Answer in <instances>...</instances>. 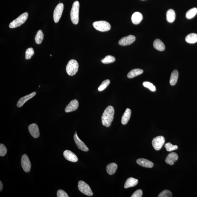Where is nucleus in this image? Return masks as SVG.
<instances>
[{"mask_svg":"<svg viewBox=\"0 0 197 197\" xmlns=\"http://www.w3.org/2000/svg\"><path fill=\"white\" fill-rule=\"evenodd\" d=\"M114 112L112 106H109L106 108L102 116V123L104 126L108 128L111 126L114 119Z\"/></svg>","mask_w":197,"mask_h":197,"instance_id":"nucleus-1","label":"nucleus"},{"mask_svg":"<svg viewBox=\"0 0 197 197\" xmlns=\"http://www.w3.org/2000/svg\"><path fill=\"white\" fill-rule=\"evenodd\" d=\"M79 7V3L78 1L74 2L72 7L71 11V18L72 22L75 25L78 23Z\"/></svg>","mask_w":197,"mask_h":197,"instance_id":"nucleus-2","label":"nucleus"},{"mask_svg":"<svg viewBox=\"0 0 197 197\" xmlns=\"http://www.w3.org/2000/svg\"><path fill=\"white\" fill-rule=\"evenodd\" d=\"M78 69V64L76 60L72 59L68 62L66 66V71L69 76H73L76 74Z\"/></svg>","mask_w":197,"mask_h":197,"instance_id":"nucleus-3","label":"nucleus"},{"mask_svg":"<svg viewBox=\"0 0 197 197\" xmlns=\"http://www.w3.org/2000/svg\"><path fill=\"white\" fill-rule=\"evenodd\" d=\"M28 17V13L25 12L22 14L16 19L10 23L9 27L10 28H15L20 26L26 21Z\"/></svg>","mask_w":197,"mask_h":197,"instance_id":"nucleus-4","label":"nucleus"},{"mask_svg":"<svg viewBox=\"0 0 197 197\" xmlns=\"http://www.w3.org/2000/svg\"><path fill=\"white\" fill-rule=\"evenodd\" d=\"M93 26L96 29L102 32L108 31L111 27L110 24L104 20L94 22Z\"/></svg>","mask_w":197,"mask_h":197,"instance_id":"nucleus-5","label":"nucleus"},{"mask_svg":"<svg viewBox=\"0 0 197 197\" xmlns=\"http://www.w3.org/2000/svg\"><path fill=\"white\" fill-rule=\"evenodd\" d=\"M78 187L79 191L87 196H92L93 194L90 186L84 181H79Z\"/></svg>","mask_w":197,"mask_h":197,"instance_id":"nucleus-6","label":"nucleus"},{"mask_svg":"<svg viewBox=\"0 0 197 197\" xmlns=\"http://www.w3.org/2000/svg\"><path fill=\"white\" fill-rule=\"evenodd\" d=\"M64 10V5L63 3H60L56 6L54 11V18L55 22L58 23L60 19Z\"/></svg>","mask_w":197,"mask_h":197,"instance_id":"nucleus-7","label":"nucleus"},{"mask_svg":"<svg viewBox=\"0 0 197 197\" xmlns=\"http://www.w3.org/2000/svg\"><path fill=\"white\" fill-rule=\"evenodd\" d=\"M165 140L164 137L159 136L154 138L152 141V144L155 150L161 149L165 143Z\"/></svg>","mask_w":197,"mask_h":197,"instance_id":"nucleus-8","label":"nucleus"},{"mask_svg":"<svg viewBox=\"0 0 197 197\" xmlns=\"http://www.w3.org/2000/svg\"><path fill=\"white\" fill-rule=\"evenodd\" d=\"M21 165L24 171L26 172H30L31 168V164L29 157L26 154L22 156Z\"/></svg>","mask_w":197,"mask_h":197,"instance_id":"nucleus-9","label":"nucleus"},{"mask_svg":"<svg viewBox=\"0 0 197 197\" xmlns=\"http://www.w3.org/2000/svg\"><path fill=\"white\" fill-rule=\"evenodd\" d=\"M136 39V37L134 35H130L128 36L122 38L119 41L118 43L119 45L121 46L128 45L133 43L135 42Z\"/></svg>","mask_w":197,"mask_h":197,"instance_id":"nucleus-10","label":"nucleus"},{"mask_svg":"<svg viewBox=\"0 0 197 197\" xmlns=\"http://www.w3.org/2000/svg\"><path fill=\"white\" fill-rule=\"evenodd\" d=\"M74 140L77 147L79 149L84 152L88 151L89 149L87 146L85 145V144L78 138V135L77 134L76 132H75L74 135Z\"/></svg>","mask_w":197,"mask_h":197,"instance_id":"nucleus-11","label":"nucleus"},{"mask_svg":"<svg viewBox=\"0 0 197 197\" xmlns=\"http://www.w3.org/2000/svg\"><path fill=\"white\" fill-rule=\"evenodd\" d=\"M29 131L30 134L34 138H38L40 135L38 126L35 123H32L29 126Z\"/></svg>","mask_w":197,"mask_h":197,"instance_id":"nucleus-12","label":"nucleus"},{"mask_svg":"<svg viewBox=\"0 0 197 197\" xmlns=\"http://www.w3.org/2000/svg\"><path fill=\"white\" fill-rule=\"evenodd\" d=\"M64 157L66 160L72 162H78V157L75 154L69 150H65L63 153Z\"/></svg>","mask_w":197,"mask_h":197,"instance_id":"nucleus-13","label":"nucleus"},{"mask_svg":"<svg viewBox=\"0 0 197 197\" xmlns=\"http://www.w3.org/2000/svg\"><path fill=\"white\" fill-rule=\"evenodd\" d=\"M78 101L76 99L72 100L65 109V112H69L76 110L78 108Z\"/></svg>","mask_w":197,"mask_h":197,"instance_id":"nucleus-14","label":"nucleus"},{"mask_svg":"<svg viewBox=\"0 0 197 197\" xmlns=\"http://www.w3.org/2000/svg\"><path fill=\"white\" fill-rule=\"evenodd\" d=\"M137 164L142 167L148 168H152L153 167V162L145 159H139L136 161Z\"/></svg>","mask_w":197,"mask_h":197,"instance_id":"nucleus-15","label":"nucleus"},{"mask_svg":"<svg viewBox=\"0 0 197 197\" xmlns=\"http://www.w3.org/2000/svg\"><path fill=\"white\" fill-rule=\"evenodd\" d=\"M36 94V92H32L31 94H29V95L21 97L20 98V100H19L17 104V106L18 107H21L26 102L28 101L29 99L32 98Z\"/></svg>","mask_w":197,"mask_h":197,"instance_id":"nucleus-16","label":"nucleus"},{"mask_svg":"<svg viewBox=\"0 0 197 197\" xmlns=\"http://www.w3.org/2000/svg\"><path fill=\"white\" fill-rule=\"evenodd\" d=\"M178 155L177 154L174 152L169 153L166 157L165 162L167 164L173 165L174 163L178 160Z\"/></svg>","mask_w":197,"mask_h":197,"instance_id":"nucleus-17","label":"nucleus"},{"mask_svg":"<svg viewBox=\"0 0 197 197\" xmlns=\"http://www.w3.org/2000/svg\"><path fill=\"white\" fill-rule=\"evenodd\" d=\"M143 19V16L141 14L138 12H136L132 15L131 21L134 24L138 25L140 23Z\"/></svg>","mask_w":197,"mask_h":197,"instance_id":"nucleus-18","label":"nucleus"},{"mask_svg":"<svg viewBox=\"0 0 197 197\" xmlns=\"http://www.w3.org/2000/svg\"><path fill=\"white\" fill-rule=\"evenodd\" d=\"M131 109H127L122 118L121 122L123 125H126L129 121L131 115Z\"/></svg>","mask_w":197,"mask_h":197,"instance_id":"nucleus-19","label":"nucleus"},{"mask_svg":"<svg viewBox=\"0 0 197 197\" xmlns=\"http://www.w3.org/2000/svg\"><path fill=\"white\" fill-rule=\"evenodd\" d=\"M153 47L157 50L163 51L165 49V45L160 39H155L153 42Z\"/></svg>","mask_w":197,"mask_h":197,"instance_id":"nucleus-20","label":"nucleus"},{"mask_svg":"<svg viewBox=\"0 0 197 197\" xmlns=\"http://www.w3.org/2000/svg\"><path fill=\"white\" fill-rule=\"evenodd\" d=\"M138 180L133 177H130L126 180L124 185L125 188L134 187L138 183Z\"/></svg>","mask_w":197,"mask_h":197,"instance_id":"nucleus-21","label":"nucleus"},{"mask_svg":"<svg viewBox=\"0 0 197 197\" xmlns=\"http://www.w3.org/2000/svg\"><path fill=\"white\" fill-rule=\"evenodd\" d=\"M117 168L118 165L115 163H111L106 167V171L109 175H112L116 172Z\"/></svg>","mask_w":197,"mask_h":197,"instance_id":"nucleus-22","label":"nucleus"},{"mask_svg":"<svg viewBox=\"0 0 197 197\" xmlns=\"http://www.w3.org/2000/svg\"><path fill=\"white\" fill-rule=\"evenodd\" d=\"M176 18V14L175 11L173 9L168 10L166 13V19L168 22L172 23L175 20Z\"/></svg>","mask_w":197,"mask_h":197,"instance_id":"nucleus-23","label":"nucleus"},{"mask_svg":"<svg viewBox=\"0 0 197 197\" xmlns=\"http://www.w3.org/2000/svg\"><path fill=\"white\" fill-rule=\"evenodd\" d=\"M179 77V72L177 70H174L171 73L170 79V84L174 86L177 83Z\"/></svg>","mask_w":197,"mask_h":197,"instance_id":"nucleus-24","label":"nucleus"},{"mask_svg":"<svg viewBox=\"0 0 197 197\" xmlns=\"http://www.w3.org/2000/svg\"><path fill=\"white\" fill-rule=\"evenodd\" d=\"M143 70L140 69H135L132 70L128 73L127 77L128 78H131L138 76L143 73Z\"/></svg>","mask_w":197,"mask_h":197,"instance_id":"nucleus-25","label":"nucleus"},{"mask_svg":"<svg viewBox=\"0 0 197 197\" xmlns=\"http://www.w3.org/2000/svg\"><path fill=\"white\" fill-rule=\"evenodd\" d=\"M186 42L189 44H194L197 42V34L191 33L188 35L185 38Z\"/></svg>","mask_w":197,"mask_h":197,"instance_id":"nucleus-26","label":"nucleus"},{"mask_svg":"<svg viewBox=\"0 0 197 197\" xmlns=\"http://www.w3.org/2000/svg\"><path fill=\"white\" fill-rule=\"evenodd\" d=\"M44 34L42 30H39L37 32L36 35L35 37V41L37 44H40L42 43L44 39Z\"/></svg>","mask_w":197,"mask_h":197,"instance_id":"nucleus-27","label":"nucleus"},{"mask_svg":"<svg viewBox=\"0 0 197 197\" xmlns=\"http://www.w3.org/2000/svg\"><path fill=\"white\" fill-rule=\"evenodd\" d=\"M197 14V8H193L188 10L186 13V17L188 19H191L194 17Z\"/></svg>","mask_w":197,"mask_h":197,"instance_id":"nucleus-28","label":"nucleus"},{"mask_svg":"<svg viewBox=\"0 0 197 197\" xmlns=\"http://www.w3.org/2000/svg\"><path fill=\"white\" fill-rule=\"evenodd\" d=\"M115 61V58L114 56L108 55L101 60L102 63L104 64H108L114 62Z\"/></svg>","mask_w":197,"mask_h":197,"instance_id":"nucleus-29","label":"nucleus"},{"mask_svg":"<svg viewBox=\"0 0 197 197\" xmlns=\"http://www.w3.org/2000/svg\"><path fill=\"white\" fill-rule=\"evenodd\" d=\"M143 86L146 88L149 89L152 92H155L156 91L155 87L153 84L150 82H145L143 83Z\"/></svg>","mask_w":197,"mask_h":197,"instance_id":"nucleus-30","label":"nucleus"},{"mask_svg":"<svg viewBox=\"0 0 197 197\" xmlns=\"http://www.w3.org/2000/svg\"><path fill=\"white\" fill-rule=\"evenodd\" d=\"M34 49L32 48H29L27 49L25 53V59L26 60H29L32 58V56L34 54Z\"/></svg>","mask_w":197,"mask_h":197,"instance_id":"nucleus-31","label":"nucleus"},{"mask_svg":"<svg viewBox=\"0 0 197 197\" xmlns=\"http://www.w3.org/2000/svg\"><path fill=\"white\" fill-rule=\"evenodd\" d=\"M110 81L109 80H106L102 82L100 86L98 88V90L99 91H102L107 88L109 84H110Z\"/></svg>","mask_w":197,"mask_h":197,"instance_id":"nucleus-32","label":"nucleus"},{"mask_svg":"<svg viewBox=\"0 0 197 197\" xmlns=\"http://www.w3.org/2000/svg\"><path fill=\"white\" fill-rule=\"evenodd\" d=\"M165 148L168 152H171L173 150H177L178 146L177 145H174L170 143H168L165 144Z\"/></svg>","mask_w":197,"mask_h":197,"instance_id":"nucleus-33","label":"nucleus"},{"mask_svg":"<svg viewBox=\"0 0 197 197\" xmlns=\"http://www.w3.org/2000/svg\"><path fill=\"white\" fill-rule=\"evenodd\" d=\"M172 196V192L168 190H165L161 192L158 197H171Z\"/></svg>","mask_w":197,"mask_h":197,"instance_id":"nucleus-34","label":"nucleus"},{"mask_svg":"<svg viewBox=\"0 0 197 197\" xmlns=\"http://www.w3.org/2000/svg\"><path fill=\"white\" fill-rule=\"evenodd\" d=\"M7 152V149L6 146L3 144H0V156H4Z\"/></svg>","mask_w":197,"mask_h":197,"instance_id":"nucleus-35","label":"nucleus"},{"mask_svg":"<svg viewBox=\"0 0 197 197\" xmlns=\"http://www.w3.org/2000/svg\"><path fill=\"white\" fill-rule=\"evenodd\" d=\"M57 197H69L66 192L62 189H59L57 192Z\"/></svg>","mask_w":197,"mask_h":197,"instance_id":"nucleus-36","label":"nucleus"},{"mask_svg":"<svg viewBox=\"0 0 197 197\" xmlns=\"http://www.w3.org/2000/svg\"><path fill=\"white\" fill-rule=\"evenodd\" d=\"M143 194V191L141 189L137 190L132 195L131 197H141Z\"/></svg>","mask_w":197,"mask_h":197,"instance_id":"nucleus-37","label":"nucleus"},{"mask_svg":"<svg viewBox=\"0 0 197 197\" xmlns=\"http://www.w3.org/2000/svg\"><path fill=\"white\" fill-rule=\"evenodd\" d=\"M3 188V185L2 181H0V191H2Z\"/></svg>","mask_w":197,"mask_h":197,"instance_id":"nucleus-38","label":"nucleus"},{"mask_svg":"<svg viewBox=\"0 0 197 197\" xmlns=\"http://www.w3.org/2000/svg\"><path fill=\"white\" fill-rule=\"evenodd\" d=\"M50 56H52V55L50 54Z\"/></svg>","mask_w":197,"mask_h":197,"instance_id":"nucleus-39","label":"nucleus"},{"mask_svg":"<svg viewBox=\"0 0 197 197\" xmlns=\"http://www.w3.org/2000/svg\"></svg>","mask_w":197,"mask_h":197,"instance_id":"nucleus-40","label":"nucleus"}]
</instances>
